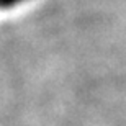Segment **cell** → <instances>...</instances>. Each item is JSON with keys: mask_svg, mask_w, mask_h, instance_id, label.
I'll return each instance as SVG.
<instances>
[{"mask_svg": "<svg viewBox=\"0 0 126 126\" xmlns=\"http://www.w3.org/2000/svg\"><path fill=\"white\" fill-rule=\"evenodd\" d=\"M21 2H25V0H0V8H12V7H15V5H20Z\"/></svg>", "mask_w": 126, "mask_h": 126, "instance_id": "1", "label": "cell"}]
</instances>
